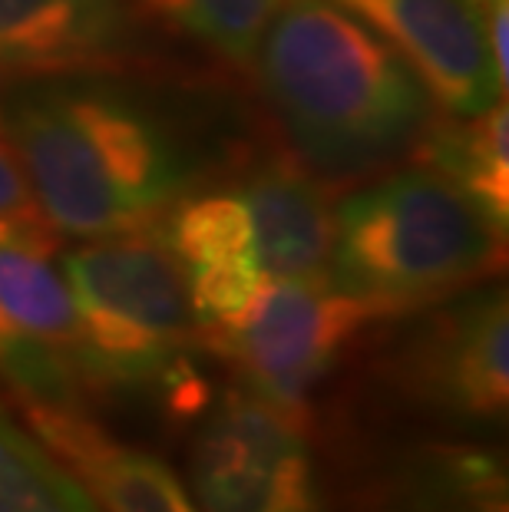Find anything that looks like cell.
Listing matches in <instances>:
<instances>
[{
    "label": "cell",
    "instance_id": "obj_1",
    "mask_svg": "<svg viewBox=\"0 0 509 512\" xmlns=\"http://www.w3.org/2000/svg\"><path fill=\"white\" fill-rule=\"evenodd\" d=\"M0 136L53 235L93 242L156 228L189 192L186 156L169 126L96 76L10 86Z\"/></svg>",
    "mask_w": 509,
    "mask_h": 512
},
{
    "label": "cell",
    "instance_id": "obj_10",
    "mask_svg": "<svg viewBox=\"0 0 509 512\" xmlns=\"http://www.w3.org/2000/svg\"><path fill=\"white\" fill-rule=\"evenodd\" d=\"M53 460L86 486L106 512H199L182 479L159 456L113 440L86 410H24Z\"/></svg>",
    "mask_w": 509,
    "mask_h": 512
},
{
    "label": "cell",
    "instance_id": "obj_11",
    "mask_svg": "<svg viewBox=\"0 0 509 512\" xmlns=\"http://www.w3.org/2000/svg\"><path fill=\"white\" fill-rule=\"evenodd\" d=\"M357 512H506V476L493 453L433 446L377 476Z\"/></svg>",
    "mask_w": 509,
    "mask_h": 512
},
{
    "label": "cell",
    "instance_id": "obj_7",
    "mask_svg": "<svg viewBox=\"0 0 509 512\" xmlns=\"http://www.w3.org/2000/svg\"><path fill=\"white\" fill-rule=\"evenodd\" d=\"M410 400L460 423H500L509 403V308L503 288H480L424 318L394 354Z\"/></svg>",
    "mask_w": 509,
    "mask_h": 512
},
{
    "label": "cell",
    "instance_id": "obj_8",
    "mask_svg": "<svg viewBox=\"0 0 509 512\" xmlns=\"http://www.w3.org/2000/svg\"><path fill=\"white\" fill-rule=\"evenodd\" d=\"M410 63L447 116H476L503 100L483 30V0H331Z\"/></svg>",
    "mask_w": 509,
    "mask_h": 512
},
{
    "label": "cell",
    "instance_id": "obj_2",
    "mask_svg": "<svg viewBox=\"0 0 509 512\" xmlns=\"http://www.w3.org/2000/svg\"><path fill=\"white\" fill-rule=\"evenodd\" d=\"M252 70L298 159L321 176L391 166L437 119L410 63L331 0H285Z\"/></svg>",
    "mask_w": 509,
    "mask_h": 512
},
{
    "label": "cell",
    "instance_id": "obj_15",
    "mask_svg": "<svg viewBox=\"0 0 509 512\" xmlns=\"http://www.w3.org/2000/svg\"><path fill=\"white\" fill-rule=\"evenodd\" d=\"M0 222H30L47 225L40 219V209L34 202V192L24 179V169L14 156V149L0 136Z\"/></svg>",
    "mask_w": 509,
    "mask_h": 512
},
{
    "label": "cell",
    "instance_id": "obj_6",
    "mask_svg": "<svg viewBox=\"0 0 509 512\" xmlns=\"http://www.w3.org/2000/svg\"><path fill=\"white\" fill-rule=\"evenodd\" d=\"M189 483L199 512H331L301 423L245 387L202 420Z\"/></svg>",
    "mask_w": 509,
    "mask_h": 512
},
{
    "label": "cell",
    "instance_id": "obj_4",
    "mask_svg": "<svg viewBox=\"0 0 509 512\" xmlns=\"http://www.w3.org/2000/svg\"><path fill=\"white\" fill-rule=\"evenodd\" d=\"M80 318V370L90 390L166 387L196 400L189 347L199 341L189 285L159 225L93 238L63 255Z\"/></svg>",
    "mask_w": 509,
    "mask_h": 512
},
{
    "label": "cell",
    "instance_id": "obj_5",
    "mask_svg": "<svg viewBox=\"0 0 509 512\" xmlns=\"http://www.w3.org/2000/svg\"><path fill=\"white\" fill-rule=\"evenodd\" d=\"M367 321H377L371 304L331 278L272 281L242 314L202 331L199 341L242 374L245 390L301 423L311 390Z\"/></svg>",
    "mask_w": 509,
    "mask_h": 512
},
{
    "label": "cell",
    "instance_id": "obj_12",
    "mask_svg": "<svg viewBox=\"0 0 509 512\" xmlns=\"http://www.w3.org/2000/svg\"><path fill=\"white\" fill-rule=\"evenodd\" d=\"M420 166L437 169L490 219L509 225V110L496 100L476 116L433 119L414 149Z\"/></svg>",
    "mask_w": 509,
    "mask_h": 512
},
{
    "label": "cell",
    "instance_id": "obj_14",
    "mask_svg": "<svg viewBox=\"0 0 509 512\" xmlns=\"http://www.w3.org/2000/svg\"><path fill=\"white\" fill-rule=\"evenodd\" d=\"M0 512H100L67 466L27 437L0 403Z\"/></svg>",
    "mask_w": 509,
    "mask_h": 512
},
{
    "label": "cell",
    "instance_id": "obj_13",
    "mask_svg": "<svg viewBox=\"0 0 509 512\" xmlns=\"http://www.w3.org/2000/svg\"><path fill=\"white\" fill-rule=\"evenodd\" d=\"M285 0H129L139 24L192 43L229 70L248 73L268 24Z\"/></svg>",
    "mask_w": 509,
    "mask_h": 512
},
{
    "label": "cell",
    "instance_id": "obj_3",
    "mask_svg": "<svg viewBox=\"0 0 509 512\" xmlns=\"http://www.w3.org/2000/svg\"><path fill=\"white\" fill-rule=\"evenodd\" d=\"M506 228L430 166L397 169L334 212L328 278L377 318L414 314L493 278Z\"/></svg>",
    "mask_w": 509,
    "mask_h": 512
},
{
    "label": "cell",
    "instance_id": "obj_9",
    "mask_svg": "<svg viewBox=\"0 0 509 512\" xmlns=\"http://www.w3.org/2000/svg\"><path fill=\"white\" fill-rule=\"evenodd\" d=\"M139 50L129 0H0V90L126 73Z\"/></svg>",
    "mask_w": 509,
    "mask_h": 512
}]
</instances>
